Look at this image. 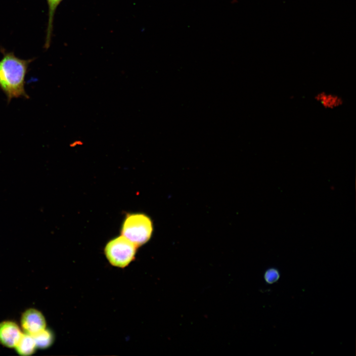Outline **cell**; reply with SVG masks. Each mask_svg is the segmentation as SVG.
Returning <instances> with one entry per match:
<instances>
[{"mask_svg":"<svg viewBox=\"0 0 356 356\" xmlns=\"http://www.w3.org/2000/svg\"><path fill=\"white\" fill-rule=\"evenodd\" d=\"M31 59L16 57L13 52L5 53L0 61V85L8 100L27 98L24 89L25 77Z\"/></svg>","mask_w":356,"mask_h":356,"instance_id":"1","label":"cell"},{"mask_svg":"<svg viewBox=\"0 0 356 356\" xmlns=\"http://www.w3.org/2000/svg\"><path fill=\"white\" fill-rule=\"evenodd\" d=\"M153 223L147 215L142 213L129 214L123 223L121 233L135 246H141L150 238Z\"/></svg>","mask_w":356,"mask_h":356,"instance_id":"2","label":"cell"},{"mask_svg":"<svg viewBox=\"0 0 356 356\" xmlns=\"http://www.w3.org/2000/svg\"><path fill=\"white\" fill-rule=\"evenodd\" d=\"M137 246L123 235L110 240L104 252L109 262L113 266L125 267L134 260Z\"/></svg>","mask_w":356,"mask_h":356,"instance_id":"3","label":"cell"},{"mask_svg":"<svg viewBox=\"0 0 356 356\" xmlns=\"http://www.w3.org/2000/svg\"><path fill=\"white\" fill-rule=\"evenodd\" d=\"M21 325L26 333L34 335L46 328V321L41 312L29 309L22 314Z\"/></svg>","mask_w":356,"mask_h":356,"instance_id":"4","label":"cell"},{"mask_svg":"<svg viewBox=\"0 0 356 356\" xmlns=\"http://www.w3.org/2000/svg\"><path fill=\"white\" fill-rule=\"evenodd\" d=\"M22 333L17 323L12 321L0 322V343L4 346L14 348Z\"/></svg>","mask_w":356,"mask_h":356,"instance_id":"5","label":"cell"},{"mask_svg":"<svg viewBox=\"0 0 356 356\" xmlns=\"http://www.w3.org/2000/svg\"><path fill=\"white\" fill-rule=\"evenodd\" d=\"M314 99L321 106L327 109H336L344 103V100L339 95L325 91L317 93Z\"/></svg>","mask_w":356,"mask_h":356,"instance_id":"6","label":"cell"},{"mask_svg":"<svg viewBox=\"0 0 356 356\" xmlns=\"http://www.w3.org/2000/svg\"><path fill=\"white\" fill-rule=\"evenodd\" d=\"M14 348L19 355L29 356L35 352L37 347L33 336L25 333H22Z\"/></svg>","mask_w":356,"mask_h":356,"instance_id":"7","label":"cell"},{"mask_svg":"<svg viewBox=\"0 0 356 356\" xmlns=\"http://www.w3.org/2000/svg\"><path fill=\"white\" fill-rule=\"evenodd\" d=\"M63 0H46L48 5V22L44 47L48 48L50 44L54 16L57 7Z\"/></svg>","mask_w":356,"mask_h":356,"instance_id":"8","label":"cell"},{"mask_svg":"<svg viewBox=\"0 0 356 356\" xmlns=\"http://www.w3.org/2000/svg\"><path fill=\"white\" fill-rule=\"evenodd\" d=\"M33 336L37 348L46 349L50 347L53 341V335L46 328Z\"/></svg>","mask_w":356,"mask_h":356,"instance_id":"9","label":"cell"},{"mask_svg":"<svg viewBox=\"0 0 356 356\" xmlns=\"http://www.w3.org/2000/svg\"><path fill=\"white\" fill-rule=\"evenodd\" d=\"M280 274L278 269L270 267L267 269L264 275L265 282L268 284H272L276 282L280 278Z\"/></svg>","mask_w":356,"mask_h":356,"instance_id":"10","label":"cell"}]
</instances>
